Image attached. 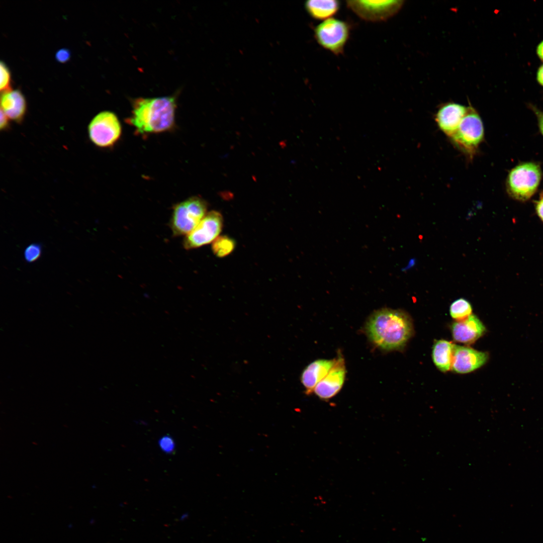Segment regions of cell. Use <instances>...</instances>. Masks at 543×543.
<instances>
[{
    "mask_svg": "<svg viewBox=\"0 0 543 543\" xmlns=\"http://www.w3.org/2000/svg\"><path fill=\"white\" fill-rule=\"evenodd\" d=\"M455 344L445 340L435 342L432 349V358L435 366L442 372L451 369Z\"/></svg>",
    "mask_w": 543,
    "mask_h": 543,
    "instance_id": "2e32d148",
    "label": "cell"
},
{
    "mask_svg": "<svg viewBox=\"0 0 543 543\" xmlns=\"http://www.w3.org/2000/svg\"><path fill=\"white\" fill-rule=\"evenodd\" d=\"M336 358L331 359H318L309 364L303 370L301 381L306 394H311L316 386L328 374L333 366Z\"/></svg>",
    "mask_w": 543,
    "mask_h": 543,
    "instance_id": "5bb4252c",
    "label": "cell"
},
{
    "mask_svg": "<svg viewBox=\"0 0 543 543\" xmlns=\"http://www.w3.org/2000/svg\"><path fill=\"white\" fill-rule=\"evenodd\" d=\"M158 444L161 450L167 454L172 452L175 447L174 440L169 435L161 437L158 441Z\"/></svg>",
    "mask_w": 543,
    "mask_h": 543,
    "instance_id": "7402d4cb",
    "label": "cell"
},
{
    "mask_svg": "<svg viewBox=\"0 0 543 543\" xmlns=\"http://www.w3.org/2000/svg\"><path fill=\"white\" fill-rule=\"evenodd\" d=\"M70 52L66 48L59 49L55 55L56 60L62 63L67 62L70 59Z\"/></svg>",
    "mask_w": 543,
    "mask_h": 543,
    "instance_id": "603a6c76",
    "label": "cell"
},
{
    "mask_svg": "<svg viewBox=\"0 0 543 543\" xmlns=\"http://www.w3.org/2000/svg\"><path fill=\"white\" fill-rule=\"evenodd\" d=\"M488 354L468 346L455 345L451 370L459 374L471 372L483 366Z\"/></svg>",
    "mask_w": 543,
    "mask_h": 543,
    "instance_id": "8fae6325",
    "label": "cell"
},
{
    "mask_svg": "<svg viewBox=\"0 0 543 543\" xmlns=\"http://www.w3.org/2000/svg\"><path fill=\"white\" fill-rule=\"evenodd\" d=\"M472 307L469 301L463 298L454 301L450 306L451 317L457 321L462 320L472 314Z\"/></svg>",
    "mask_w": 543,
    "mask_h": 543,
    "instance_id": "ac0fdd59",
    "label": "cell"
},
{
    "mask_svg": "<svg viewBox=\"0 0 543 543\" xmlns=\"http://www.w3.org/2000/svg\"><path fill=\"white\" fill-rule=\"evenodd\" d=\"M223 225L222 215L212 211L207 213L197 227L187 235L183 241L186 249L198 248L214 241L220 233Z\"/></svg>",
    "mask_w": 543,
    "mask_h": 543,
    "instance_id": "9c48e42d",
    "label": "cell"
},
{
    "mask_svg": "<svg viewBox=\"0 0 543 543\" xmlns=\"http://www.w3.org/2000/svg\"><path fill=\"white\" fill-rule=\"evenodd\" d=\"M367 334L378 348L385 351L403 348L413 333L412 321L404 311L383 308L373 313L366 326Z\"/></svg>",
    "mask_w": 543,
    "mask_h": 543,
    "instance_id": "6da1fadb",
    "label": "cell"
},
{
    "mask_svg": "<svg viewBox=\"0 0 543 543\" xmlns=\"http://www.w3.org/2000/svg\"><path fill=\"white\" fill-rule=\"evenodd\" d=\"M41 254V246L38 243H32L25 249L24 256L28 262H32L37 260Z\"/></svg>",
    "mask_w": 543,
    "mask_h": 543,
    "instance_id": "44dd1931",
    "label": "cell"
},
{
    "mask_svg": "<svg viewBox=\"0 0 543 543\" xmlns=\"http://www.w3.org/2000/svg\"><path fill=\"white\" fill-rule=\"evenodd\" d=\"M88 137L98 147H113L120 139L122 126L117 115L110 111L97 114L90 121L87 127Z\"/></svg>",
    "mask_w": 543,
    "mask_h": 543,
    "instance_id": "8992f818",
    "label": "cell"
},
{
    "mask_svg": "<svg viewBox=\"0 0 543 543\" xmlns=\"http://www.w3.org/2000/svg\"><path fill=\"white\" fill-rule=\"evenodd\" d=\"M535 210L538 216L543 222V198H541L537 202L535 206Z\"/></svg>",
    "mask_w": 543,
    "mask_h": 543,
    "instance_id": "d4e9b609",
    "label": "cell"
},
{
    "mask_svg": "<svg viewBox=\"0 0 543 543\" xmlns=\"http://www.w3.org/2000/svg\"><path fill=\"white\" fill-rule=\"evenodd\" d=\"M468 111V107L454 102L442 105L435 115L438 128L450 138L457 130Z\"/></svg>",
    "mask_w": 543,
    "mask_h": 543,
    "instance_id": "7c38bea8",
    "label": "cell"
},
{
    "mask_svg": "<svg viewBox=\"0 0 543 543\" xmlns=\"http://www.w3.org/2000/svg\"><path fill=\"white\" fill-rule=\"evenodd\" d=\"M541 176L540 168L535 163L526 162L517 165L508 174L507 192L516 200H527L536 192Z\"/></svg>",
    "mask_w": 543,
    "mask_h": 543,
    "instance_id": "5b68a950",
    "label": "cell"
},
{
    "mask_svg": "<svg viewBox=\"0 0 543 543\" xmlns=\"http://www.w3.org/2000/svg\"><path fill=\"white\" fill-rule=\"evenodd\" d=\"M340 4L336 0H311L305 2L306 11L313 19L322 20L336 14Z\"/></svg>",
    "mask_w": 543,
    "mask_h": 543,
    "instance_id": "e0dca14e",
    "label": "cell"
},
{
    "mask_svg": "<svg viewBox=\"0 0 543 543\" xmlns=\"http://www.w3.org/2000/svg\"><path fill=\"white\" fill-rule=\"evenodd\" d=\"M484 138L482 119L477 110L469 106L457 130L449 139L468 158L472 159L478 153Z\"/></svg>",
    "mask_w": 543,
    "mask_h": 543,
    "instance_id": "3957f363",
    "label": "cell"
},
{
    "mask_svg": "<svg viewBox=\"0 0 543 543\" xmlns=\"http://www.w3.org/2000/svg\"><path fill=\"white\" fill-rule=\"evenodd\" d=\"M349 33V25L335 18L325 20L314 29V37L317 43L336 55L343 52Z\"/></svg>",
    "mask_w": 543,
    "mask_h": 543,
    "instance_id": "52a82bcc",
    "label": "cell"
},
{
    "mask_svg": "<svg viewBox=\"0 0 543 543\" xmlns=\"http://www.w3.org/2000/svg\"><path fill=\"white\" fill-rule=\"evenodd\" d=\"M345 376V361L342 356L339 354L332 367L326 376L317 384L313 392L322 400H329L340 391Z\"/></svg>",
    "mask_w": 543,
    "mask_h": 543,
    "instance_id": "30bf717a",
    "label": "cell"
},
{
    "mask_svg": "<svg viewBox=\"0 0 543 543\" xmlns=\"http://www.w3.org/2000/svg\"><path fill=\"white\" fill-rule=\"evenodd\" d=\"M534 110L538 119L540 130L543 135V113L536 109Z\"/></svg>",
    "mask_w": 543,
    "mask_h": 543,
    "instance_id": "484cf974",
    "label": "cell"
},
{
    "mask_svg": "<svg viewBox=\"0 0 543 543\" xmlns=\"http://www.w3.org/2000/svg\"><path fill=\"white\" fill-rule=\"evenodd\" d=\"M451 330L455 341L471 344L485 333L486 328L479 318L472 314L465 319L454 322Z\"/></svg>",
    "mask_w": 543,
    "mask_h": 543,
    "instance_id": "4fadbf2b",
    "label": "cell"
},
{
    "mask_svg": "<svg viewBox=\"0 0 543 543\" xmlns=\"http://www.w3.org/2000/svg\"><path fill=\"white\" fill-rule=\"evenodd\" d=\"M10 121L11 120L1 110L0 129L1 130H5L8 129L10 126Z\"/></svg>",
    "mask_w": 543,
    "mask_h": 543,
    "instance_id": "cb8c5ba5",
    "label": "cell"
},
{
    "mask_svg": "<svg viewBox=\"0 0 543 543\" xmlns=\"http://www.w3.org/2000/svg\"><path fill=\"white\" fill-rule=\"evenodd\" d=\"M176 100L172 96L140 98L133 101L127 123L137 135H148L172 130L175 126Z\"/></svg>",
    "mask_w": 543,
    "mask_h": 543,
    "instance_id": "7a4b0ae2",
    "label": "cell"
},
{
    "mask_svg": "<svg viewBox=\"0 0 543 543\" xmlns=\"http://www.w3.org/2000/svg\"><path fill=\"white\" fill-rule=\"evenodd\" d=\"M235 247L233 240L226 236L218 237L212 244L213 253L219 257H224L232 252Z\"/></svg>",
    "mask_w": 543,
    "mask_h": 543,
    "instance_id": "d6986e66",
    "label": "cell"
},
{
    "mask_svg": "<svg viewBox=\"0 0 543 543\" xmlns=\"http://www.w3.org/2000/svg\"><path fill=\"white\" fill-rule=\"evenodd\" d=\"M537 79L539 83L543 85V65L538 69Z\"/></svg>",
    "mask_w": 543,
    "mask_h": 543,
    "instance_id": "4316f807",
    "label": "cell"
},
{
    "mask_svg": "<svg viewBox=\"0 0 543 543\" xmlns=\"http://www.w3.org/2000/svg\"><path fill=\"white\" fill-rule=\"evenodd\" d=\"M347 7L361 19L369 22L386 21L397 14L403 1H347Z\"/></svg>",
    "mask_w": 543,
    "mask_h": 543,
    "instance_id": "ba28073f",
    "label": "cell"
},
{
    "mask_svg": "<svg viewBox=\"0 0 543 543\" xmlns=\"http://www.w3.org/2000/svg\"><path fill=\"white\" fill-rule=\"evenodd\" d=\"M207 204L202 198L192 197L175 205L170 227L175 236L188 235L207 214Z\"/></svg>",
    "mask_w": 543,
    "mask_h": 543,
    "instance_id": "277c9868",
    "label": "cell"
},
{
    "mask_svg": "<svg viewBox=\"0 0 543 543\" xmlns=\"http://www.w3.org/2000/svg\"><path fill=\"white\" fill-rule=\"evenodd\" d=\"M1 110L11 121L21 123L27 112V102L23 93L19 89L10 90L2 93Z\"/></svg>",
    "mask_w": 543,
    "mask_h": 543,
    "instance_id": "9a60e30c",
    "label": "cell"
},
{
    "mask_svg": "<svg viewBox=\"0 0 543 543\" xmlns=\"http://www.w3.org/2000/svg\"><path fill=\"white\" fill-rule=\"evenodd\" d=\"M537 53L540 58L543 60V41L538 46Z\"/></svg>",
    "mask_w": 543,
    "mask_h": 543,
    "instance_id": "83f0119b",
    "label": "cell"
},
{
    "mask_svg": "<svg viewBox=\"0 0 543 543\" xmlns=\"http://www.w3.org/2000/svg\"><path fill=\"white\" fill-rule=\"evenodd\" d=\"M0 68V89L2 93L11 90V74L9 68L5 62L1 61Z\"/></svg>",
    "mask_w": 543,
    "mask_h": 543,
    "instance_id": "ffe728a7",
    "label": "cell"
}]
</instances>
